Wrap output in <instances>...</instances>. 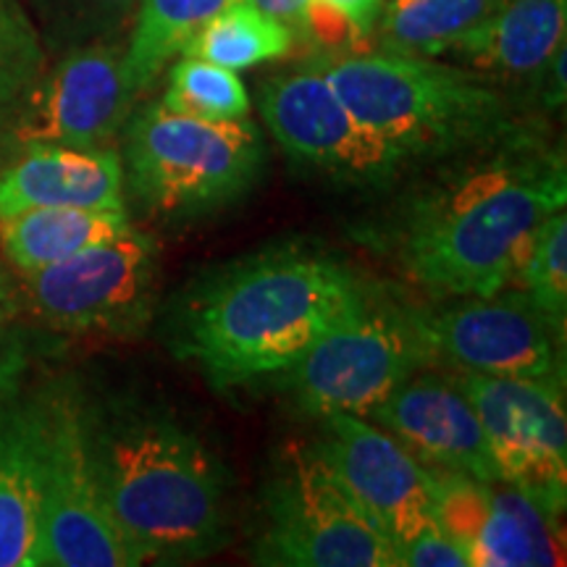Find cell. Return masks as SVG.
<instances>
[{"mask_svg": "<svg viewBox=\"0 0 567 567\" xmlns=\"http://www.w3.org/2000/svg\"><path fill=\"white\" fill-rule=\"evenodd\" d=\"M565 203V161L517 140L408 210L400 264L431 292L499 295L538 226Z\"/></svg>", "mask_w": 567, "mask_h": 567, "instance_id": "obj_1", "label": "cell"}, {"mask_svg": "<svg viewBox=\"0 0 567 567\" xmlns=\"http://www.w3.org/2000/svg\"><path fill=\"white\" fill-rule=\"evenodd\" d=\"M90 450L113 520L142 563H187L229 536L218 460L172 415L142 408H87Z\"/></svg>", "mask_w": 567, "mask_h": 567, "instance_id": "obj_2", "label": "cell"}, {"mask_svg": "<svg viewBox=\"0 0 567 567\" xmlns=\"http://www.w3.org/2000/svg\"><path fill=\"white\" fill-rule=\"evenodd\" d=\"M365 295L339 260L295 250L264 255L197 297L179 347L216 386L279 375Z\"/></svg>", "mask_w": 567, "mask_h": 567, "instance_id": "obj_3", "label": "cell"}, {"mask_svg": "<svg viewBox=\"0 0 567 567\" xmlns=\"http://www.w3.org/2000/svg\"><path fill=\"white\" fill-rule=\"evenodd\" d=\"M316 63L347 109L408 158L486 151L515 137L505 95L473 71L384 51Z\"/></svg>", "mask_w": 567, "mask_h": 567, "instance_id": "obj_4", "label": "cell"}, {"mask_svg": "<svg viewBox=\"0 0 567 567\" xmlns=\"http://www.w3.org/2000/svg\"><path fill=\"white\" fill-rule=\"evenodd\" d=\"M124 184L158 216H197L237 200L260 179L264 134L250 118L205 122L163 105L132 111L122 130Z\"/></svg>", "mask_w": 567, "mask_h": 567, "instance_id": "obj_5", "label": "cell"}, {"mask_svg": "<svg viewBox=\"0 0 567 567\" xmlns=\"http://www.w3.org/2000/svg\"><path fill=\"white\" fill-rule=\"evenodd\" d=\"M431 363L415 310L365 295L279 375L305 415L318 421L339 413L368 417Z\"/></svg>", "mask_w": 567, "mask_h": 567, "instance_id": "obj_6", "label": "cell"}, {"mask_svg": "<svg viewBox=\"0 0 567 567\" xmlns=\"http://www.w3.org/2000/svg\"><path fill=\"white\" fill-rule=\"evenodd\" d=\"M42 565H140L113 520L90 450L87 408L71 389L42 396Z\"/></svg>", "mask_w": 567, "mask_h": 567, "instance_id": "obj_7", "label": "cell"}, {"mask_svg": "<svg viewBox=\"0 0 567 567\" xmlns=\"http://www.w3.org/2000/svg\"><path fill=\"white\" fill-rule=\"evenodd\" d=\"M32 316L71 337H132L147 323L158 284V245L132 226L63 264L19 274Z\"/></svg>", "mask_w": 567, "mask_h": 567, "instance_id": "obj_8", "label": "cell"}, {"mask_svg": "<svg viewBox=\"0 0 567 567\" xmlns=\"http://www.w3.org/2000/svg\"><path fill=\"white\" fill-rule=\"evenodd\" d=\"M255 563L284 567H400L394 542L344 492L316 452L297 455L266 496Z\"/></svg>", "mask_w": 567, "mask_h": 567, "instance_id": "obj_9", "label": "cell"}, {"mask_svg": "<svg viewBox=\"0 0 567 567\" xmlns=\"http://www.w3.org/2000/svg\"><path fill=\"white\" fill-rule=\"evenodd\" d=\"M126 40L90 42L63 51L40 71L11 105L3 137L19 151L32 145L105 147L118 137L134 111L124 66Z\"/></svg>", "mask_w": 567, "mask_h": 567, "instance_id": "obj_10", "label": "cell"}, {"mask_svg": "<svg viewBox=\"0 0 567 567\" xmlns=\"http://www.w3.org/2000/svg\"><path fill=\"white\" fill-rule=\"evenodd\" d=\"M484 425L502 484L559 517L567 499V413L563 375L515 379L452 371Z\"/></svg>", "mask_w": 567, "mask_h": 567, "instance_id": "obj_11", "label": "cell"}, {"mask_svg": "<svg viewBox=\"0 0 567 567\" xmlns=\"http://www.w3.org/2000/svg\"><path fill=\"white\" fill-rule=\"evenodd\" d=\"M258 109L295 161L347 184H384L410 161L347 109L318 63L266 80Z\"/></svg>", "mask_w": 567, "mask_h": 567, "instance_id": "obj_12", "label": "cell"}, {"mask_svg": "<svg viewBox=\"0 0 567 567\" xmlns=\"http://www.w3.org/2000/svg\"><path fill=\"white\" fill-rule=\"evenodd\" d=\"M434 363L455 371L547 379L563 375V329L526 297H471L444 310H415Z\"/></svg>", "mask_w": 567, "mask_h": 567, "instance_id": "obj_13", "label": "cell"}, {"mask_svg": "<svg viewBox=\"0 0 567 567\" xmlns=\"http://www.w3.org/2000/svg\"><path fill=\"white\" fill-rule=\"evenodd\" d=\"M316 455L394 544L436 526L434 473L360 415H326Z\"/></svg>", "mask_w": 567, "mask_h": 567, "instance_id": "obj_14", "label": "cell"}, {"mask_svg": "<svg viewBox=\"0 0 567 567\" xmlns=\"http://www.w3.org/2000/svg\"><path fill=\"white\" fill-rule=\"evenodd\" d=\"M368 421L389 431L429 471L502 484L484 425L450 373L410 375L368 413Z\"/></svg>", "mask_w": 567, "mask_h": 567, "instance_id": "obj_15", "label": "cell"}, {"mask_svg": "<svg viewBox=\"0 0 567 567\" xmlns=\"http://www.w3.org/2000/svg\"><path fill=\"white\" fill-rule=\"evenodd\" d=\"M124 189L113 145H32L0 172V221L34 208H124Z\"/></svg>", "mask_w": 567, "mask_h": 567, "instance_id": "obj_16", "label": "cell"}, {"mask_svg": "<svg viewBox=\"0 0 567 567\" xmlns=\"http://www.w3.org/2000/svg\"><path fill=\"white\" fill-rule=\"evenodd\" d=\"M42 396L0 386V567H40Z\"/></svg>", "mask_w": 567, "mask_h": 567, "instance_id": "obj_17", "label": "cell"}, {"mask_svg": "<svg viewBox=\"0 0 567 567\" xmlns=\"http://www.w3.org/2000/svg\"><path fill=\"white\" fill-rule=\"evenodd\" d=\"M565 32L567 0H505L450 53L488 80H536L565 45Z\"/></svg>", "mask_w": 567, "mask_h": 567, "instance_id": "obj_18", "label": "cell"}, {"mask_svg": "<svg viewBox=\"0 0 567 567\" xmlns=\"http://www.w3.org/2000/svg\"><path fill=\"white\" fill-rule=\"evenodd\" d=\"M130 229L126 208H34L0 221V247L19 274H32Z\"/></svg>", "mask_w": 567, "mask_h": 567, "instance_id": "obj_19", "label": "cell"}, {"mask_svg": "<svg viewBox=\"0 0 567 567\" xmlns=\"http://www.w3.org/2000/svg\"><path fill=\"white\" fill-rule=\"evenodd\" d=\"M557 517L515 486L494 492L484 526L471 547V567H549L565 563Z\"/></svg>", "mask_w": 567, "mask_h": 567, "instance_id": "obj_20", "label": "cell"}, {"mask_svg": "<svg viewBox=\"0 0 567 567\" xmlns=\"http://www.w3.org/2000/svg\"><path fill=\"white\" fill-rule=\"evenodd\" d=\"M234 3L239 0H137L124 48L134 95L151 90L197 32Z\"/></svg>", "mask_w": 567, "mask_h": 567, "instance_id": "obj_21", "label": "cell"}, {"mask_svg": "<svg viewBox=\"0 0 567 567\" xmlns=\"http://www.w3.org/2000/svg\"><path fill=\"white\" fill-rule=\"evenodd\" d=\"M505 0H389L375 21L379 51L439 59L478 30Z\"/></svg>", "mask_w": 567, "mask_h": 567, "instance_id": "obj_22", "label": "cell"}, {"mask_svg": "<svg viewBox=\"0 0 567 567\" xmlns=\"http://www.w3.org/2000/svg\"><path fill=\"white\" fill-rule=\"evenodd\" d=\"M295 42L297 38L281 21L255 9L250 0H239L210 19L182 55H195L224 69L243 71L284 59L292 53Z\"/></svg>", "mask_w": 567, "mask_h": 567, "instance_id": "obj_23", "label": "cell"}, {"mask_svg": "<svg viewBox=\"0 0 567 567\" xmlns=\"http://www.w3.org/2000/svg\"><path fill=\"white\" fill-rule=\"evenodd\" d=\"M45 51H71L90 42L126 40L137 0H21Z\"/></svg>", "mask_w": 567, "mask_h": 567, "instance_id": "obj_24", "label": "cell"}, {"mask_svg": "<svg viewBox=\"0 0 567 567\" xmlns=\"http://www.w3.org/2000/svg\"><path fill=\"white\" fill-rule=\"evenodd\" d=\"M163 109L205 122H239L250 116V92L237 71L218 66L195 55L172 63L166 92L158 101Z\"/></svg>", "mask_w": 567, "mask_h": 567, "instance_id": "obj_25", "label": "cell"}, {"mask_svg": "<svg viewBox=\"0 0 567 567\" xmlns=\"http://www.w3.org/2000/svg\"><path fill=\"white\" fill-rule=\"evenodd\" d=\"M513 281L534 308L565 331L567 316V216L565 208L538 226Z\"/></svg>", "mask_w": 567, "mask_h": 567, "instance_id": "obj_26", "label": "cell"}, {"mask_svg": "<svg viewBox=\"0 0 567 567\" xmlns=\"http://www.w3.org/2000/svg\"><path fill=\"white\" fill-rule=\"evenodd\" d=\"M48 51L21 0H0V111L45 69Z\"/></svg>", "mask_w": 567, "mask_h": 567, "instance_id": "obj_27", "label": "cell"}, {"mask_svg": "<svg viewBox=\"0 0 567 567\" xmlns=\"http://www.w3.org/2000/svg\"><path fill=\"white\" fill-rule=\"evenodd\" d=\"M434 473V513L444 534L463 544L471 555L481 526H484L488 502H492V484L476 481L460 473Z\"/></svg>", "mask_w": 567, "mask_h": 567, "instance_id": "obj_28", "label": "cell"}, {"mask_svg": "<svg viewBox=\"0 0 567 567\" xmlns=\"http://www.w3.org/2000/svg\"><path fill=\"white\" fill-rule=\"evenodd\" d=\"M400 567H471V555L442 528L431 526L408 542L394 544Z\"/></svg>", "mask_w": 567, "mask_h": 567, "instance_id": "obj_29", "label": "cell"}, {"mask_svg": "<svg viewBox=\"0 0 567 567\" xmlns=\"http://www.w3.org/2000/svg\"><path fill=\"white\" fill-rule=\"evenodd\" d=\"M255 9H260L268 17L281 21L297 40L308 38L310 17H313L316 0H250Z\"/></svg>", "mask_w": 567, "mask_h": 567, "instance_id": "obj_30", "label": "cell"}, {"mask_svg": "<svg viewBox=\"0 0 567 567\" xmlns=\"http://www.w3.org/2000/svg\"><path fill=\"white\" fill-rule=\"evenodd\" d=\"M329 3L350 21L358 38L365 42L373 34L375 21H379L386 0H329Z\"/></svg>", "mask_w": 567, "mask_h": 567, "instance_id": "obj_31", "label": "cell"}, {"mask_svg": "<svg viewBox=\"0 0 567 567\" xmlns=\"http://www.w3.org/2000/svg\"><path fill=\"white\" fill-rule=\"evenodd\" d=\"M565 45L551 55V61L544 66L542 74L536 76L538 90H542L544 103L549 109H559L565 103Z\"/></svg>", "mask_w": 567, "mask_h": 567, "instance_id": "obj_32", "label": "cell"}, {"mask_svg": "<svg viewBox=\"0 0 567 567\" xmlns=\"http://www.w3.org/2000/svg\"><path fill=\"white\" fill-rule=\"evenodd\" d=\"M13 316V292L9 287V279L0 274V339L6 334V326H9Z\"/></svg>", "mask_w": 567, "mask_h": 567, "instance_id": "obj_33", "label": "cell"}]
</instances>
